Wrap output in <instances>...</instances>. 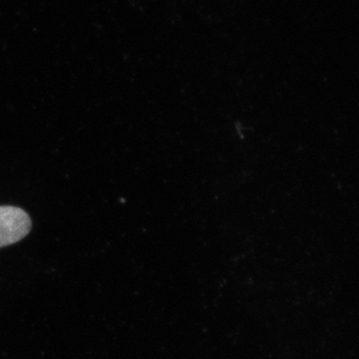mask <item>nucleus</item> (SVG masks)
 <instances>
[{
	"mask_svg": "<svg viewBox=\"0 0 359 359\" xmlns=\"http://www.w3.org/2000/svg\"><path fill=\"white\" fill-rule=\"evenodd\" d=\"M32 230L27 212L13 205L0 207V248L20 242Z\"/></svg>",
	"mask_w": 359,
	"mask_h": 359,
	"instance_id": "nucleus-1",
	"label": "nucleus"
}]
</instances>
